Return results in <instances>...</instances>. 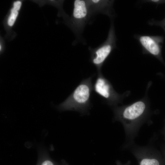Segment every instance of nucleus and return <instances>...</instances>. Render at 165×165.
Masks as SVG:
<instances>
[{
  "label": "nucleus",
  "mask_w": 165,
  "mask_h": 165,
  "mask_svg": "<svg viewBox=\"0 0 165 165\" xmlns=\"http://www.w3.org/2000/svg\"><path fill=\"white\" fill-rule=\"evenodd\" d=\"M114 121L123 125L128 145L132 144L141 125L151 115L150 104L147 94L141 99L131 104L113 107Z\"/></svg>",
  "instance_id": "f257e3e1"
},
{
  "label": "nucleus",
  "mask_w": 165,
  "mask_h": 165,
  "mask_svg": "<svg viewBox=\"0 0 165 165\" xmlns=\"http://www.w3.org/2000/svg\"><path fill=\"white\" fill-rule=\"evenodd\" d=\"M93 76L83 79L69 96L57 106V108L61 111H73L82 115L87 114L91 106L90 97L93 90Z\"/></svg>",
  "instance_id": "f03ea898"
},
{
  "label": "nucleus",
  "mask_w": 165,
  "mask_h": 165,
  "mask_svg": "<svg viewBox=\"0 0 165 165\" xmlns=\"http://www.w3.org/2000/svg\"><path fill=\"white\" fill-rule=\"evenodd\" d=\"M113 20L106 40L96 48L90 46L88 50L90 53V61L96 67L97 72H101V68L105 61L112 51L116 47V38Z\"/></svg>",
  "instance_id": "7ed1b4c3"
},
{
  "label": "nucleus",
  "mask_w": 165,
  "mask_h": 165,
  "mask_svg": "<svg viewBox=\"0 0 165 165\" xmlns=\"http://www.w3.org/2000/svg\"><path fill=\"white\" fill-rule=\"evenodd\" d=\"M93 90L104 100L108 105L113 107L122 103L130 93L129 91L121 94L117 93L101 72H97V77L93 86Z\"/></svg>",
  "instance_id": "20e7f679"
},
{
  "label": "nucleus",
  "mask_w": 165,
  "mask_h": 165,
  "mask_svg": "<svg viewBox=\"0 0 165 165\" xmlns=\"http://www.w3.org/2000/svg\"><path fill=\"white\" fill-rule=\"evenodd\" d=\"M92 17L86 0H75L71 18L72 28L77 38H82L86 25Z\"/></svg>",
  "instance_id": "39448f33"
},
{
  "label": "nucleus",
  "mask_w": 165,
  "mask_h": 165,
  "mask_svg": "<svg viewBox=\"0 0 165 165\" xmlns=\"http://www.w3.org/2000/svg\"><path fill=\"white\" fill-rule=\"evenodd\" d=\"M144 54H149L164 64L162 54L164 38L161 36L138 35L137 37Z\"/></svg>",
  "instance_id": "423d86ee"
},
{
  "label": "nucleus",
  "mask_w": 165,
  "mask_h": 165,
  "mask_svg": "<svg viewBox=\"0 0 165 165\" xmlns=\"http://www.w3.org/2000/svg\"><path fill=\"white\" fill-rule=\"evenodd\" d=\"M132 153L139 165H162L159 158L148 146H136L131 149Z\"/></svg>",
  "instance_id": "0eeeda50"
},
{
  "label": "nucleus",
  "mask_w": 165,
  "mask_h": 165,
  "mask_svg": "<svg viewBox=\"0 0 165 165\" xmlns=\"http://www.w3.org/2000/svg\"><path fill=\"white\" fill-rule=\"evenodd\" d=\"M92 16L95 14H103L112 19L115 16L113 8L114 1L107 0H86Z\"/></svg>",
  "instance_id": "6e6552de"
},
{
  "label": "nucleus",
  "mask_w": 165,
  "mask_h": 165,
  "mask_svg": "<svg viewBox=\"0 0 165 165\" xmlns=\"http://www.w3.org/2000/svg\"><path fill=\"white\" fill-rule=\"evenodd\" d=\"M18 10L14 7L12 9L11 14L8 20V24L9 26H12L18 14Z\"/></svg>",
  "instance_id": "1a4fd4ad"
},
{
  "label": "nucleus",
  "mask_w": 165,
  "mask_h": 165,
  "mask_svg": "<svg viewBox=\"0 0 165 165\" xmlns=\"http://www.w3.org/2000/svg\"><path fill=\"white\" fill-rule=\"evenodd\" d=\"M149 24L152 25H154L160 26L165 31V17L160 21L152 19L151 21H149Z\"/></svg>",
  "instance_id": "9d476101"
},
{
  "label": "nucleus",
  "mask_w": 165,
  "mask_h": 165,
  "mask_svg": "<svg viewBox=\"0 0 165 165\" xmlns=\"http://www.w3.org/2000/svg\"><path fill=\"white\" fill-rule=\"evenodd\" d=\"M148 1V2H151L158 4H159L165 3V0H149Z\"/></svg>",
  "instance_id": "9b49d317"
},
{
  "label": "nucleus",
  "mask_w": 165,
  "mask_h": 165,
  "mask_svg": "<svg viewBox=\"0 0 165 165\" xmlns=\"http://www.w3.org/2000/svg\"><path fill=\"white\" fill-rule=\"evenodd\" d=\"M117 165H130V161H128L127 162L125 163H123L119 161H117Z\"/></svg>",
  "instance_id": "f8f14e48"
},
{
  "label": "nucleus",
  "mask_w": 165,
  "mask_h": 165,
  "mask_svg": "<svg viewBox=\"0 0 165 165\" xmlns=\"http://www.w3.org/2000/svg\"><path fill=\"white\" fill-rule=\"evenodd\" d=\"M0 50H1V45H0Z\"/></svg>",
  "instance_id": "ddd939ff"
}]
</instances>
